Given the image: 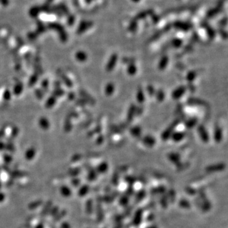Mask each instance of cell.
I'll list each match as a JSON object with an SVG mask.
<instances>
[{"instance_id":"cell-1","label":"cell","mask_w":228,"mask_h":228,"mask_svg":"<svg viewBox=\"0 0 228 228\" xmlns=\"http://www.w3.org/2000/svg\"><path fill=\"white\" fill-rule=\"evenodd\" d=\"M179 122H180L179 120H178V119L174 121L173 123H172L170 125V126H169L164 131H163V133L162 134V136H161L162 139L163 140H167L169 138H170L171 134H172V133L174 132L175 127H176L177 125L179 124Z\"/></svg>"},{"instance_id":"cell-2","label":"cell","mask_w":228,"mask_h":228,"mask_svg":"<svg viewBox=\"0 0 228 228\" xmlns=\"http://www.w3.org/2000/svg\"><path fill=\"white\" fill-rule=\"evenodd\" d=\"M186 91V87L185 86H181L177 87L176 89H174L172 93V98L174 100H178L181 98L182 96L185 95Z\"/></svg>"},{"instance_id":"cell-3","label":"cell","mask_w":228,"mask_h":228,"mask_svg":"<svg viewBox=\"0 0 228 228\" xmlns=\"http://www.w3.org/2000/svg\"><path fill=\"white\" fill-rule=\"evenodd\" d=\"M198 131L201 140L205 143H208L209 141V135L203 125H200L198 127Z\"/></svg>"},{"instance_id":"cell-4","label":"cell","mask_w":228,"mask_h":228,"mask_svg":"<svg viewBox=\"0 0 228 228\" xmlns=\"http://www.w3.org/2000/svg\"><path fill=\"white\" fill-rule=\"evenodd\" d=\"M185 133L182 131H174L171 134V138L175 142H179L185 138Z\"/></svg>"},{"instance_id":"cell-5","label":"cell","mask_w":228,"mask_h":228,"mask_svg":"<svg viewBox=\"0 0 228 228\" xmlns=\"http://www.w3.org/2000/svg\"><path fill=\"white\" fill-rule=\"evenodd\" d=\"M117 62V56L116 55H112V57L110 58L109 62H108V64L106 67L107 71L108 72H110L111 71H112V70L115 68Z\"/></svg>"},{"instance_id":"cell-6","label":"cell","mask_w":228,"mask_h":228,"mask_svg":"<svg viewBox=\"0 0 228 228\" xmlns=\"http://www.w3.org/2000/svg\"><path fill=\"white\" fill-rule=\"evenodd\" d=\"M142 141L146 146L151 147L155 145L156 140L153 136L148 135V136H145L144 138H143Z\"/></svg>"},{"instance_id":"cell-7","label":"cell","mask_w":228,"mask_h":228,"mask_svg":"<svg viewBox=\"0 0 228 228\" xmlns=\"http://www.w3.org/2000/svg\"><path fill=\"white\" fill-rule=\"evenodd\" d=\"M136 112V107L134 104H132L130 106L129 109L128 110L127 113V119L129 122H130L131 121H133V119L134 118V116L135 115Z\"/></svg>"},{"instance_id":"cell-8","label":"cell","mask_w":228,"mask_h":228,"mask_svg":"<svg viewBox=\"0 0 228 228\" xmlns=\"http://www.w3.org/2000/svg\"><path fill=\"white\" fill-rule=\"evenodd\" d=\"M52 205H53L52 201H48L46 203L45 205L44 206L41 212L42 216H46L49 214V213L50 212V210L52 207Z\"/></svg>"},{"instance_id":"cell-9","label":"cell","mask_w":228,"mask_h":228,"mask_svg":"<svg viewBox=\"0 0 228 228\" xmlns=\"http://www.w3.org/2000/svg\"><path fill=\"white\" fill-rule=\"evenodd\" d=\"M136 100L139 103H143L145 100V96L143 90L139 88L136 93Z\"/></svg>"},{"instance_id":"cell-10","label":"cell","mask_w":228,"mask_h":228,"mask_svg":"<svg viewBox=\"0 0 228 228\" xmlns=\"http://www.w3.org/2000/svg\"><path fill=\"white\" fill-rule=\"evenodd\" d=\"M222 137H223V132L220 127H217L215 129L214 132V139L217 143H219L222 139Z\"/></svg>"},{"instance_id":"cell-11","label":"cell","mask_w":228,"mask_h":228,"mask_svg":"<svg viewBox=\"0 0 228 228\" xmlns=\"http://www.w3.org/2000/svg\"><path fill=\"white\" fill-rule=\"evenodd\" d=\"M60 193L63 197H69L72 195V191L68 186H62L60 188Z\"/></svg>"},{"instance_id":"cell-12","label":"cell","mask_w":228,"mask_h":228,"mask_svg":"<svg viewBox=\"0 0 228 228\" xmlns=\"http://www.w3.org/2000/svg\"><path fill=\"white\" fill-rule=\"evenodd\" d=\"M114 91H115V86H114L113 83H109L107 84L105 89V91L107 95H112L114 93Z\"/></svg>"},{"instance_id":"cell-13","label":"cell","mask_w":228,"mask_h":228,"mask_svg":"<svg viewBox=\"0 0 228 228\" xmlns=\"http://www.w3.org/2000/svg\"><path fill=\"white\" fill-rule=\"evenodd\" d=\"M130 133L134 137H139L141 134V129L139 126H134L131 128Z\"/></svg>"},{"instance_id":"cell-14","label":"cell","mask_w":228,"mask_h":228,"mask_svg":"<svg viewBox=\"0 0 228 228\" xmlns=\"http://www.w3.org/2000/svg\"><path fill=\"white\" fill-rule=\"evenodd\" d=\"M137 70H138L137 67L133 63H131L130 64H129V65L127 67V72L128 74L131 75H134V74H136L137 72Z\"/></svg>"},{"instance_id":"cell-15","label":"cell","mask_w":228,"mask_h":228,"mask_svg":"<svg viewBox=\"0 0 228 228\" xmlns=\"http://www.w3.org/2000/svg\"><path fill=\"white\" fill-rule=\"evenodd\" d=\"M42 204H43V201L38 200L29 203V205H28V208L29 210H33L37 209L38 207H40L41 205H42Z\"/></svg>"},{"instance_id":"cell-16","label":"cell","mask_w":228,"mask_h":228,"mask_svg":"<svg viewBox=\"0 0 228 228\" xmlns=\"http://www.w3.org/2000/svg\"><path fill=\"white\" fill-rule=\"evenodd\" d=\"M169 62V59L167 57H163L161 60H160V62L159 63V69L160 70H164L167 65Z\"/></svg>"},{"instance_id":"cell-17","label":"cell","mask_w":228,"mask_h":228,"mask_svg":"<svg viewBox=\"0 0 228 228\" xmlns=\"http://www.w3.org/2000/svg\"><path fill=\"white\" fill-rule=\"evenodd\" d=\"M66 215H67V212L65 210H62V211H60V212H58L57 213V214L54 217V219H53L54 222L60 221V220H62V219L64 217H65Z\"/></svg>"},{"instance_id":"cell-18","label":"cell","mask_w":228,"mask_h":228,"mask_svg":"<svg viewBox=\"0 0 228 228\" xmlns=\"http://www.w3.org/2000/svg\"><path fill=\"white\" fill-rule=\"evenodd\" d=\"M224 168V165L223 163H219V164H215L210 166L208 167V170L210 171H221L223 170Z\"/></svg>"},{"instance_id":"cell-19","label":"cell","mask_w":228,"mask_h":228,"mask_svg":"<svg viewBox=\"0 0 228 228\" xmlns=\"http://www.w3.org/2000/svg\"><path fill=\"white\" fill-rule=\"evenodd\" d=\"M197 124V119L196 118H191L186 122L185 125L187 128L191 129L195 126Z\"/></svg>"},{"instance_id":"cell-20","label":"cell","mask_w":228,"mask_h":228,"mask_svg":"<svg viewBox=\"0 0 228 228\" xmlns=\"http://www.w3.org/2000/svg\"><path fill=\"white\" fill-rule=\"evenodd\" d=\"M196 77H197V73L195 71H190L186 75V79L189 83H192L195 79Z\"/></svg>"},{"instance_id":"cell-21","label":"cell","mask_w":228,"mask_h":228,"mask_svg":"<svg viewBox=\"0 0 228 228\" xmlns=\"http://www.w3.org/2000/svg\"><path fill=\"white\" fill-rule=\"evenodd\" d=\"M88 191H89V186L87 185H84L81 187L79 190L78 194L80 197H83V196L87 193Z\"/></svg>"},{"instance_id":"cell-22","label":"cell","mask_w":228,"mask_h":228,"mask_svg":"<svg viewBox=\"0 0 228 228\" xmlns=\"http://www.w3.org/2000/svg\"><path fill=\"white\" fill-rule=\"evenodd\" d=\"M156 97L158 101H162L165 98V93L162 90H159L157 93H155Z\"/></svg>"},{"instance_id":"cell-23","label":"cell","mask_w":228,"mask_h":228,"mask_svg":"<svg viewBox=\"0 0 228 228\" xmlns=\"http://www.w3.org/2000/svg\"><path fill=\"white\" fill-rule=\"evenodd\" d=\"M169 159H170L172 162H178L179 160L180 157L179 154L172 153L169 155Z\"/></svg>"},{"instance_id":"cell-24","label":"cell","mask_w":228,"mask_h":228,"mask_svg":"<svg viewBox=\"0 0 228 228\" xmlns=\"http://www.w3.org/2000/svg\"><path fill=\"white\" fill-rule=\"evenodd\" d=\"M108 169V165L106 163H102L101 164L99 165L98 167V171L100 172V173H103L104 172L107 171Z\"/></svg>"},{"instance_id":"cell-25","label":"cell","mask_w":228,"mask_h":228,"mask_svg":"<svg viewBox=\"0 0 228 228\" xmlns=\"http://www.w3.org/2000/svg\"><path fill=\"white\" fill-rule=\"evenodd\" d=\"M59 212V208H58V206H55L53 207H51V209L50 210V212H49V214L53 217H55V215L57 214V213Z\"/></svg>"},{"instance_id":"cell-26","label":"cell","mask_w":228,"mask_h":228,"mask_svg":"<svg viewBox=\"0 0 228 228\" xmlns=\"http://www.w3.org/2000/svg\"><path fill=\"white\" fill-rule=\"evenodd\" d=\"M92 201L91 200H89L88 201L86 202V210H87V212L88 213V214H91L92 212Z\"/></svg>"},{"instance_id":"cell-27","label":"cell","mask_w":228,"mask_h":228,"mask_svg":"<svg viewBox=\"0 0 228 228\" xmlns=\"http://www.w3.org/2000/svg\"><path fill=\"white\" fill-rule=\"evenodd\" d=\"M190 103H191L192 104H198V105H200V104H203V103L202 102V101L199 100V99H197V98H191V100H189Z\"/></svg>"},{"instance_id":"cell-28","label":"cell","mask_w":228,"mask_h":228,"mask_svg":"<svg viewBox=\"0 0 228 228\" xmlns=\"http://www.w3.org/2000/svg\"><path fill=\"white\" fill-rule=\"evenodd\" d=\"M147 90H148V92L149 93V95H153L155 94V90L154 87L151 86H149L147 87Z\"/></svg>"},{"instance_id":"cell-29","label":"cell","mask_w":228,"mask_h":228,"mask_svg":"<svg viewBox=\"0 0 228 228\" xmlns=\"http://www.w3.org/2000/svg\"><path fill=\"white\" fill-rule=\"evenodd\" d=\"M72 184L74 186H77L80 184V181L78 179H74L72 181Z\"/></svg>"},{"instance_id":"cell-30","label":"cell","mask_w":228,"mask_h":228,"mask_svg":"<svg viewBox=\"0 0 228 228\" xmlns=\"http://www.w3.org/2000/svg\"><path fill=\"white\" fill-rule=\"evenodd\" d=\"M60 228H71V227L68 223H67V222H63V223L61 224Z\"/></svg>"},{"instance_id":"cell-31","label":"cell","mask_w":228,"mask_h":228,"mask_svg":"<svg viewBox=\"0 0 228 228\" xmlns=\"http://www.w3.org/2000/svg\"><path fill=\"white\" fill-rule=\"evenodd\" d=\"M5 198V195L4 193H3L2 192H0V203L3 201Z\"/></svg>"},{"instance_id":"cell-32","label":"cell","mask_w":228,"mask_h":228,"mask_svg":"<svg viewBox=\"0 0 228 228\" xmlns=\"http://www.w3.org/2000/svg\"><path fill=\"white\" fill-rule=\"evenodd\" d=\"M34 228H44V225L42 223H39L36 225Z\"/></svg>"},{"instance_id":"cell-33","label":"cell","mask_w":228,"mask_h":228,"mask_svg":"<svg viewBox=\"0 0 228 228\" xmlns=\"http://www.w3.org/2000/svg\"><path fill=\"white\" fill-rule=\"evenodd\" d=\"M25 228H32V226L30 224H27L25 225Z\"/></svg>"},{"instance_id":"cell-34","label":"cell","mask_w":228,"mask_h":228,"mask_svg":"<svg viewBox=\"0 0 228 228\" xmlns=\"http://www.w3.org/2000/svg\"><path fill=\"white\" fill-rule=\"evenodd\" d=\"M1 182H0V188H1Z\"/></svg>"}]
</instances>
